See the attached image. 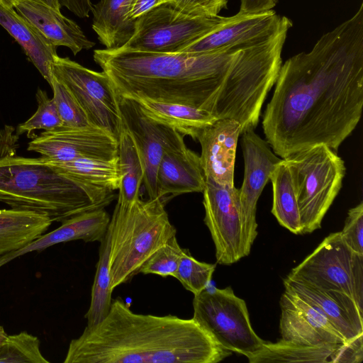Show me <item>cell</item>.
I'll use <instances>...</instances> for the list:
<instances>
[{
  "mask_svg": "<svg viewBox=\"0 0 363 363\" xmlns=\"http://www.w3.org/2000/svg\"><path fill=\"white\" fill-rule=\"evenodd\" d=\"M193 318L223 348L246 357L266 342L253 330L245 301L233 289L208 287L193 299Z\"/></svg>",
  "mask_w": 363,
  "mask_h": 363,
  "instance_id": "52a82bcc",
  "label": "cell"
},
{
  "mask_svg": "<svg viewBox=\"0 0 363 363\" xmlns=\"http://www.w3.org/2000/svg\"><path fill=\"white\" fill-rule=\"evenodd\" d=\"M135 100L149 117L194 140L201 129L217 120L208 111L193 106L146 99Z\"/></svg>",
  "mask_w": 363,
  "mask_h": 363,
  "instance_id": "d4e9b609",
  "label": "cell"
},
{
  "mask_svg": "<svg viewBox=\"0 0 363 363\" xmlns=\"http://www.w3.org/2000/svg\"><path fill=\"white\" fill-rule=\"evenodd\" d=\"M273 188L272 213L279 224L294 234H301L300 214L291 177L283 159L269 176Z\"/></svg>",
  "mask_w": 363,
  "mask_h": 363,
  "instance_id": "4316f807",
  "label": "cell"
},
{
  "mask_svg": "<svg viewBox=\"0 0 363 363\" xmlns=\"http://www.w3.org/2000/svg\"><path fill=\"white\" fill-rule=\"evenodd\" d=\"M109 252L110 233L108 228L104 239L100 242L90 306L84 315L87 320V326L94 325L102 320L109 312L113 301Z\"/></svg>",
  "mask_w": 363,
  "mask_h": 363,
  "instance_id": "f546056e",
  "label": "cell"
},
{
  "mask_svg": "<svg viewBox=\"0 0 363 363\" xmlns=\"http://www.w3.org/2000/svg\"><path fill=\"white\" fill-rule=\"evenodd\" d=\"M164 206L160 197L116 204L108 225L113 290L139 274L148 258L176 235Z\"/></svg>",
  "mask_w": 363,
  "mask_h": 363,
  "instance_id": "5b68a950",
  "label": "cell"
},
{
  "mask_svg": "<svg viewBox=\"0 0 363 363\" xmlns=\"http://www.w3.org/2000/svg\"><path fill=\"white\" fill-rule=\"evenodd\" d=\"M281 339L304 345H337L345 339L311 303L285 289L280 301Z\"/></svg>",
  "mask_w": 363,
  "mask_h": 363,
  "instance_id": "2e32d148",
  "label": "cell"
},
{
  "mask_svg": "<svg viewBox=\"0 0 363 363\" xmlns=\"http://www.w3.org/2000/svg\"><path fill=\"white\" fill-rule=\"evenodd\" d=\"M1 255H0V259H1Z\"/></svg>",
  "mask_w": 363,
  "mask_h": 363,
  "instance_id": "bcb514c9",
  "label": "cell"
},
{
  "mask_svg": "<svg viewBox=\"0 0 363 363\" xmlns=\"http://www.w3.org/2000/svg\"><path fill=\"white\" fill-rule=\"evenodd\" d=\"M118 139L100 128L61 126L35 136L27 149L51 162H67L78 158L113 160L118 157Z\"/></svg>",
  "mask_w": 363,
  "mask_h": 363,
  "instance_id": "5bb4252c",
  "label": "cell"
},
{
  "mask_svg": "<svg viewBox=\"0 0 363 363\" xmlns=\"http://www.w3.org/2000/svg\"><path fill=\"white\" fill-rule=\"evenodd\" d=\"M50 86L53 91L52 99L62 126L82 128L91 125L83 109L69 90L54 76H52Z\"/></svg>",
  "mask_w": 363,
  "mask_h": 363,
  "instance_id": "836d02e7",
  "label": "cell"
},
{
  "mask_svg": "<svg viewBox=\"0 0 363 363\" xmlns=\"http://www.w3.org/2000/svg\"><path fill=\"white\" fill-rule=\"evenodd\" d=\"M336 345H304L281 339L276 342L266 341L259 350L247 358L250 363H324L329 362Z\"/></svg>",
  "mask_w": 363,
  "mask_h": 363,
  "instance_id": "83f0119b",
  "label": "cell"
},
{
  "mask_svg": "<svg viewBox=\"0 0 363 363\" xmlns=\"http://www.w3.org/2000/svg\"><path fill=\"white\" fill-rule=\"evenodd\" d=\"M184 13L197 16H216L226 8L228 0H169Z\"/></svg>",
  "mask_w": 363,
  "mask_h": 363,
  "instance_id": "8d00e7d4",
  "label": "cell"
},
{
  "mask_svg": "<svg viewBox=\"0 0 363 363\" xmlns=\"http://www.w3.org/2000/svg\"><path fill=\"white\" fill-rule=\"evenodd\" d=\"M224 17L191 16L164 2L136 21L133 35L123 48L157 52H177L207 35Z\"/></svg>",
  "mask_w": 363,
  "mask_h": 363,
  "instance_id": "9c48e42d",
  "label": "cell"
},
{
  "mask_svg": "<svg viewBox=\"0 0 363 363\" xmlns=\"http://www.w3.org/2000/svg\"><path fill=\"white\" fill-rule=\"evenodd\" d=\"M49 363L38 337L22 331L6 335L0 343V363Z\"/></svg>",
  "mask_w": 363,
  "mask_h": 363,
  "instance_id": "4dcf8cb0",
  "label": "cell"
},
{
  "mask_svg": "<svg viewBox=\"0 0 363 363\" xmlns=\"http://www.w3.org/2000/svg\"><path fill=\"white\" fill-rule=\"evenodd\" d=\"M62 6L80 18H87L93 9L91 0H58Z\"/></svg>",
  "mask_w": 363,
  "mask_h": 363,
  "instance_id": "f35d334b",
  "label": "cell"
},
{
  "mask_svg": "<svg viewBox=\"0 0 363 363\" xmlns=\"http://www.w3.org/2000/svg\"><path fill=\"white\" fill-rule=\"evenodd\" d=\"M277 1L278 0H241L239 12L257 13L272 10Z\"/></svg>",
  "mask_w": 363,
  "mask_h": 363,
  "instance_id": "60d3db41",
  "label": "cell"
},
{
  "mask_svg": "<svg viewBox=\"0 0 363 363\" xmlns=\"http://www.w3.org/2000/svg\"><path fill=\"white\" fill-rule=\"evenodd\" d=\"M241 147L245 171L239 199L245 252L247 256L257 236L258 199L269 180L270 174L281 159L272 151L267 140L262 139L252 129L242 133Z\"/></svg>",
  "mask_w": 363,
  "mask_h": 363,
  "instance_id": "4fadbf2b",
  "label": "cell"
},
{
  "mask_svg": "<svg viewBox=\"0 0 363 363\" xmlns=\"http://www.w3.org/2000/svg\"><path fill=\"white\" fill-rule=\"evenodd\" d=\"M231 354L193 317L136 313L116 298L70 341L64 362L217 363Z\"/></svg>",
  "mask_w": 363,
  "mask_h": 363,
  "instance_id": "7a4b0ae2",
  "label": "cell"
},
{
  "mask_svg": "<svg viewBox=\"0 0 363 363\" xmlns=\"http://www.w3.org/2000/svg\"><path fill=\"white\" fill-rule=\"evenodd\" d=\"M61 5L46 0H18L13 8L55 46L68 48L74 55L95 45L73 20L65 16Z\"/></svg>",
  "mask_w": 363,
  "mask_h": 363,
  "instance_id": "d6986e66",
  "label": "cell"
},
{
  "mask_svg": "<svg viewBox=\"0 0 363 363\" xmlns=\"http://www.w3.org/2000/svg\"><path fill=\"white\" fill-rule=\"evenodd\" d=\"M52 74L69 90L90 125L108 131L118 140L123 123L118 96L108 76L58 55L52 62Z\"/></svg>",
  "mask_w": 363,
  "mask_h": 363,
  "instance_id": "30bf717a",
  "label": "cell"
},
{
  "mask_svg": "<svg viewBox=\"0 0 363 363\" xmlns=\"http://www.w3.org/2000/svg\"><path fill=\"white\" fill-rule=\"evenodd\" d=\"M215 269V264L199 261L184 249L174 278L196 296L208 287Z\"/></svg>",
  "mask_w": 363,
  "mask_h": 363,
  "instance_id": "1f68e13d",
  "label": "cell"
},
{
  "mask_svg": "<svg viewBox=\"0 0 363 363\" xmlns=\"http://www.w3.org/2000/svg\"><path fill=\"white\" fill-rule=\"evenodd\" d=\"M48 2L52 4H54V5H57V4H60V2L58 0H46Z\"/></svg>",
  "mask_w": 363,
  "mask_h": 363,
  "instance_id": "ee69618b",
  "label": "cell"
},
{
  "mask_svg": "<svg viewBox=\"0 0 363 363\" xmlns=\"http://www.w3.org/2000/svg\"><path fill=\"white\" fill-rule=\"evenodd\" d=\"M240 124L233 119L220 118L201 129L196 140L201 145V166L205 174L216 183L234 186V168Z\"/></svg>",
  "mask_w": 363,
  "mask_h": 363,
  "instance_id": "e0dca14e",
  "label": "cell"
},
{
  "mask_svg": "<svg viewBox=\"0 0 363 363\" xmlns=\"http://www.w3.org/2000/svg\"><path fill=\"white\" fill-rule=\"evenodd\" d=\"M38 108L35 113L26 121L19 124L16 129L17 135L27 133L32 138L33 132L36 130L49 131L62 126L55 104L50 99L47 93L41 89L36 92Z\"/></svg>",
  "mask_w": 363,
  "mask_h": 363,
  "instance_id": "d6a6232c",
  "label": "cell"
},
{
  "mask_svg": "<svg viewBox=\"0 0 363 363\" xmlns=\"http://www.w3.org/2000/svg\"><path fill=\"white\" fill-rule=\"evenodd\" d=\"M114 191L76 182L57 172L43 157H0V202L11 208L48 216L52 222L105 208Z\"/></svg>",
  "mask_w": 363,
  "mask_h": 363,
  "instance_id": "277c9868",
  "label": "cell"
},
{
  "mask_svg": "<svg viewBox=\"0 0 363 363\" xmlns=\"http://www.w3.org/2000/svg\"><path fill=\"white\" fill-rule=\"evenodd\" d=\"M46 160L60 174L76 182L111 191L119 189L121 176L118 157L78 158L67 162Z\"/></svg>",
  "mask_w": 363,
  "mask_h": 363,
  "instance_id": "484cf974",
  "label": "cell"
},
{
  "mask_svg": "<svg viewBox=\"0 0 363 363\" xmlns=\"http://www.w3.org/2000/svg\"><path fill=\"white\" fill-rule=\"evenodd\" d=\"M18 0H3L4 4L9 7H13V4L17 1Z\"/></svg>",
  "mask_w": 363,
  "mask_h": 363,
  "instance_id": "7bdbcfd3",
  "label": "cell"
},
{
  "mask_svg": "<svg viewBox=\"0 0 363 363\" xmlns=\"http://www.w3.org/2000/svg\"><path fill=\"white\" fill-rule=\"evenodd\" d=\"M118 141V166L121 179L117 202L122 205H130L140 198L144 169L135 143L123 125Z\"/></svg>",
  "mask_w": 363,
  "mask_h": 363,
  "instance_id": "f1b7e54d",
  "label": "cell"
},
{
  "mask_svg": "<svg viewBox=\"0 0 363 363\" xmlns=\"http://www.w3.org/2000/svg\"><path fill=\"white\" fill-rule=\"evenodd\" d=\"M363 359V334L338 344L330 355L329 362L360 363Z\"/></svg>",
  "mask_w": 363,
  "mask_h": 363,
  "instance_id": "74e56055",
  "label": "cell"
},
{
  "mask_svg": "<svg viewBox=\"0 0 363 363\" xmlns=\"http://www.w3.org/2000/svg\"><path fill=\"white\" fill-rule=\"evenodd\" d=\"M284 285L319 310L346 341L363 334V309L350 296L318 288L290 275Z\"/></svg>",
  "mask_w": 363,
  "mask_h": 363,
  "instance_id": "ac0fdd59",
  "label": "cell"
},
{
  "mask_svg": "<svg viewBox=\"0 0 363 363\" xmlns=\"http://www.w3.org/2000/svg\"><path fill=\"white\" fill-rule=\"evenodd\" d=\"M203 193L204 223L216 249L217 263L230 265L246 257L239 189L206 177Z\"/></svg>",
  "mask_w": 363,
  "mask_h": 363,
  "instance_id": "7c38bea8",
  "label": "cell"
},
{
  "mask_svg": "<svg viewBox=\"0 0 363 363\" xmlns=\"http://www.w3.org/2000/svg\"><path fill=\"white\" fill-rule=\"evenodd\" d=\"M52 223L43 214L0 208V255L16 251L37 239Z\"/></svg>",
  "mask_w": 363,
  "mask_h": 363,
  "instance_id": "cb8c5ba5",
  "label": "cell"
},
{
  "mask_svg": "<svg viewBox=\"0 0 363 363\" xmlns=\"http://www.w3.org/2000/svg\"><path fill=\"white\" fill-rule=\"evenodd\" d=\"M206 177L200 156L186 146L164 153L157 172V194L168 198L202 192Z\"/></svg>",
  "mask_w": 363,
  "mask_h": 363,
  "instance_id": "44dd1931",
  "label": "cell"
},
{
  "mask_svg": "<svg viewBox=\"0 0 363 363\" xmlns=\"http://www.w3.org/2000/svg\"><path fill=\"white\" fill-rule=\"evenodd\" d=\"M287 19L273 10L238 12L233 16L224 17L213 30L179 52H212L257 42L275 33Z\"/></svg>",
  "mask_w": 363,
  "mask_h": 363,
  "instance_id": "9a60e30c",
  "label": "cell"
},
{
  "mask_svg": "<svg viewBox=\"0 0 363 363\" xmlns=\"http://www.w3.org/2000/svg\"><path fill=\"white\" fill-rule=\"evenodd\" d=\"M131 0H100L93 5L91 27L107 50L119 49L130 40L136 21L129 17Z\"/></svg>",
  "mask_w": 363,
  "mask_h": 363,
  "instance_id": "603a6c76",
  "label": "cell"
},
{
  "mask_svg": "<svg viewBox=\"0 0 363 363\" xmlns=\"http://www.w3.org/2000/svg\"><path fill=\"white\" fill-rule=\"evenodd\" d=\"M289 275L322 289L344 292L363 309V255L350 249L340 232L327 236Z\"/></svg>",
  "mask_w": 363,
  "mask_h": 363,
  "instance_id": "ba28073f",
  "label": "cell"
},
{
  "mask_svg": "<svg viewBox=\"0 0 363 363\" xmlns=\"http://www.w3.org/2000/svg\"><path fill=\"white\" fill-rule=\"evenodd\" d=\"M118 101L123 125L131 135L143 163L145 189L149 199L157 198L160 160L164 152L186 146L184 135L149 117L135 99L118 96Z\"/></svg>",
  "mask_w": 363,
  "mask_h": 363,
  "instance_id": "8fae6325",
  "label": "cell"
},
{
  "mask_svg": "<svg viewBox=\"0 0 363 363\" xmlns=\"http://www.w3.org/2000/svg\"><path fill=\"white\" fill-rule=\"evenodd\" d=\"M0 3H3V4H4V1H3V0H0Z\"/></svg>",
  "mask_w": 363,
  "mask_h": 363,
  "instance_id": "f6af8a7d",
  "label": "cell"
},
{
  "mask_svg": "<svg viewBox=\"0 0 363 363\" xmlns=\"http://www.w3.org/2000/svg\"><path fill=\"white\" fill-rule=\"evenodd\" d=\"M341 236L354 252L363 255V202L348 211Z\"/></svg>",
  "mask_w": 363,
  "mask_h": 363,
  "instance_id": "d590c367",
  "label": "cell"
},
{
  "mask_svg": "<svg viewBox=\"0 0 363 363\" xmlns=\"http://www.w3.org/2000/svg\"><path fill=\"white\" fill-rule=\"evenodd\" d=\"M183 252L184 249L174 235L148 258L140 268V273L174 277Z\"/></svg>",
  "mask_w": 363,
  "mask_h": 363,
  "instance_id": "e575fe53",
  "label": "cell"
},
{
  "mask_svg": "<svg viewBox=\"0 0 363 363\" xmlns=\"http://www.w3.org/2000/svg\"><path fill=\"white\" fill-rule=\"evenodd\" d=\"M111 217L104 208L86 211L63 222L54 230L41 235L26 246L1 256L0 267L31 252H41L61 242L82 240L86 242H101L108 230Z\"/></svg>",
  "mask_w": 363,
  "mask_h": 363,
  "instance_id": "ffe728a7",
  "label": "cell"
},
{
  "mask_svg": "<svg viewBox=\"0 0 363 363\" xmlns=\"http://www.w3.org/2000/svg\"><path fill=\"white\" fill-rule=\"evenodd\" d=\"M289 170L298 206L301 234L320 228L342 188L343 160L325 145H318L283 159Z\"/></svg>",
  "mask_w": 363,
  "mask_h": 363,
  "instance_id": "8992f818",
  "label": "cell"
},
{
  "mask_svg": "<svg viewBox=\"0 0 363 363\" xmlns=\"http://www.w3.org/2000/svg\"><path fill=\"white\" fill-rule=\"evenodd\" d=\"M168 1L169 0H131L129 17L133 20L137 21V19L154 7Z\"/></svg>",
  "mask_w": 363,
  "mask_h": 363,
  "instance_id": "ab89813d",
  "label": "cell"
},
{
  "mask_svg": "<svg viewBox=\"0 0 363 363\" xmlns=\"http://www.w3.org/2000/svg\"><path fill=\"white\" fill-rule=\"evenodd\" d=\"M6 335L7 333L4 330V328L0 325V343Z\"/></svg>",
  "mask_w": 363,
  "mask_h": 363,
  "instance_id": "b9f144b4",
  "label": "cell"
},
{
  "mask_svg": "<svg viewBox=\"0 0 363 363\" xmlns=\"http://www.w3.org/2000/svg\"><path fill=\"white\" fill-rule=\"evenodd\" d=\"M263 114L267 142L282 159L325 145L337 152L363 107V3L309 52L281 65Z\"/></svg>",
  "mask_w": 363,
  "mask_h": 363,
  "instance_id": "6da1fadb",
  "label": "cell"
},
{
  "mask_svg": "<svg viewBox=\"0 0 363 363\" xmlns=\"http://www.w3.org/2000/svg\"><path fill=\"white\" fill-rule=\"evenodd\" d=\"M0 25L22 47L29 60L50 85L57 48L13 7L0 3Z\"/></svg>",
  "mask_w": 363,
  "mask_h": 363,
  "instance_id": "7402d4cb",
  "label": "cell"
},
{
  "mask_svg": "<svg viewBox=\"0 0 363 363\" xmlns=\"http://www.w3.org/2000/svg\"><path fill=\"white\" fill-rule=\"evenodd\" d=\"M240 47L206 52L97 49L93 58L118 96L193 106L218 119L224 79Z\"/></svg>",
  "mask_w": 363,
  "mask_h": 363,
  "instance_id": "3957f363",
  "label": "cell"
}]
</instances>
